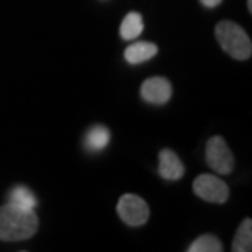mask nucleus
<instances>
[{"label": "nucleus", "mask_w": 252, "mask_h": 252, "mask_svg": "<svg viewBox=\"0 0 252 252\" xmlns=\"http://www.w3.org/2000/svg\"><path fill=\"white\" fill-rule=\"evenodd\" d=\"M38 229V216L33 210L7 203L0 206V241H25Z\"/></svg>", "instance_id": "f257e3e1"}, {"label": "nucleus", "mask_w": 252, "mask_h": 252, "mask_svg": "<svg viewBox=\"0 0 252 252\" xmlns=\"http://www.w3.org/2000/svg\"><path fill=\"white\" fill-rule=\"evenodd\" d=\"M216 39H218L220 46L224 49L233 59L238 61H246L252 54V43L248 33L234 22H220L215 28Z\"/></svg>", "instance_id": "f03ea898"}, {"label": "nucleus", "mask_w": 252, "mask_h": 252, "mask_svg": "<svg viewBox=\"0 0 252 252\" xmlns=\"http://www.w3.org/2000/svg\"><path fill=\"white\" fill-rule=\"evenodd\" d=\"M206 162L215 172H218L221 175H228L233 172V165H234V158L233 153L229 151L226 141L221 136H213L210 138V141L206 143Z\"/></svg>", "instance_id": "7ed1b4c3"}, {"label": "nucleus", "mask_w": 252, "mask_h": 252, "mask_svg": "<svg viewBox=\"0 0 252 252\" xmlns=\"http://www.w3.org/2000/svg\"><path fill=\"white\" fill-rule=\"evenodd\" d=\"M117 211L128 226H143L149 218V206L138 195L126 193L118 201Z\"/></svg>", "instance_id": "20e7f679"}, {"label": "nucleus", "mask_w": 252, "mask_h": 252, "mask_svg": "<svg viewBox=\"0 0 252 252\" xmlns=\"http://www.w3.org/2000/svg\"><path fill=\"white\" fill-rule=\"evenodd\" d=\"M193 191L196 196H200L205 201H210V203H224L229 196L228 185L210 174H201L195 179Z\"/></svg>", "instance_id": "39448f33"}, {"label": "nucleus", "mask_w": 252, "mask_h": 252, "mask_svg": "<svg viewBox=\"0 0 252 252\" xmlns=\"http://www.w3.org/2000/svg\"><path fill=\"white\" fill-rule=\"evenodd\" d=\"M170 95H172V85L164 77L148 79L141 85V97L149 103L164 105L169 102Z\"/></svg>", "instance_id": "423d86ee"}, {"label": "nucleus", "mask_w": 252, "mask_h": 252, "mask_svg": "<svg viewBox=\"0 0 252 252\" xmlns=\"http://www.w3.org/2000/svg\"><path fill=\"white\" fill-rule=\"evenodd\" d=\"M185 167L179 156L170 149L159 153V175L165 180H179L184 175Z\"/></svg>", "instance_id": "0eeeda50"}, {"label": "nucleus", "mask_w": 252, "mask_h": 252, "mask_svg": "<svg viewBox=\"0 0 252 252\" xmlns=\"http://www.w3.org/2000/svg\"><path fill=\"white\" fill-rule=\"evenodd\" d=\"M158 54V46L154 43L148 41H138L131 46L126 48L125 59L129 64H141L144 61H149L151 58H154Z\"/></svg>", "instance_id": "6e6552de"}, {"label": "nucleus", "mask_w": 252, "mask_h": 252, "mask_svg": "<svg viewBox=\"0 0 252 252\" xmlns=\"http://www.w3.org/2000/svg\"><path fill=\"white\" fill-rule=\"evenodd\" d=\"M110 143V131L102 125L92 126L87 134H85V148L92 153H98L107 148V144Z\"/></svg>", "instance_id": "1a4fd4ad"}, {"label": "nucleus", "mask_w": 252, "mask_h": 252, "mask_svg": "<svg viewBox=\"0 0 252 252\" xmlns=\"http://www.w3.org/2000/svg\"><path fill=\"white\" fill-rule=\"evenodd\" d=\"M144 30V23H143V17L136 12H129L126 17L123 18L122 27H120V34L126 41H131L136 36H139Z\"/></svg>", "instance_id": "9d476101"}, {"label": "nucleus", "mask_w": 252, "mask_h": 252, "mask_svg": "<svg viewBox=\"0 0 252 252\" xmlns=\"http://www.w3.org/2000/svg\"><path fill=\"white\" fill-rule=\"evenodd\" d=\"M251 249H252V221L251 218H246L233 239V251L249 252Z\"/></svg>", "instance_id": "9b49d317"}, {"label": "nucleus", "mask_w": 252, "mask_h": 252, "mask_svg": "<svg viewBox=\"0 0 252 252\" xmlns=\"http://www.w3.org/2000/svg\"><path fill=\"white\" fill-rule=\"evenodd\" d=\"M8 203L22 206V208H27V210H34L38 200H36V196L33 195L32 190L23 187V185H20V187H15V189L10 190Z\"/></svg>", "instance_id": "f8f14e48"}, {"label": "nucleus", "mask_w": 252, "mask_h": 252, "mask_svg": "<svg viewBox=\"0 0 252 252\" xmlns=\"http://www.w3.org/2000/svg\"><path fill=\"white\" fill-rule=\"evenodd\" d=\"M223 244L213 234H203L190 244L189 252H221Z\"/></svg>", "instance_id": "ddd939ff"}, {"label": "nucleus", "mask_w": 252, "mask_h": 252, "mask_svg": "<svg viewBox=\"0 0 252 252\" xmlns=\"http://www.w3.org/2000/svg\"><path fill=\"white\" fill-rule=\"evenodd\" d=\"M200 2L206 8H215V7H218V5L223 2V0H200Z\"/></svg>", "instance_id": "4468645a"}, {"label": "nucleus", "mask_w": 252, "mask_h": 252, "mask_svg": "<svg viewBox=\"0 0 252 252\" xmlns=\"http://www.w3.org/2000/svg\"><path fill=\"white\" fill-rule=\"evenodd\" d=\"M248 8H249V12L252 13V0H248Z\"/></svg>", "instance_id": "2eb2a0df"}]
</instances>
